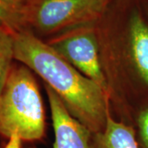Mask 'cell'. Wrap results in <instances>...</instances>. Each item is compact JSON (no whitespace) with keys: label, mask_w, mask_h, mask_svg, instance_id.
Returning <instances> with one entry per match:
<instances>
[{"label":"cell","mask_w":148,"mask_h":148,"mask_svg":"<svg viewBox=\"0 0 148 148\" xmlns=\"http://www.w3.org/2000/svg\"><path fill=\"white\" fill-rule=\"evenodd\" d=\"M54 132L53 148H90L91 132L76 119L52 88L45 85ZM27 148H37L29 147Z\"/></svg>","instance_id":"obj_5"},{"label":"cell","mask_w":148,"mask_h":148,"mask_svg":"<svg viewBox=\"0 0 148 148\" xmlns=\"http://www.w3.org/2000/svg\"><path fill=\"white\" fill-rule=\"evenodd\" d=\"M32 72L23 64H12L0 94V136L9 138L16 133L26 142L45 136L42 98Z\"/></svg>","instance_id":"obj_2"},{"label":"cell","mask_w":148,"mask_h":148,"mask_svg":"<svg viewBox=\"0 0 148 148\" xmlns=\"http://www.w3.org/2000/svg\"><path fill=\"white\" fill-rule=\"evenodd\" d=\"M110 0H32L26 9L28 29L37 36H56L95 25Z\"/></svg>","instance_id":"obj_3"},{"label":"cell","mask_w":148,"mask_h":148,"mask_svg":"<svg viewBox=\"0 0 148 148\" xmlns=\"http://www.w3.org/2000/svg\"><path fill=\"white\" fill-rule=\"evenodd\" d=\"M13 38L14 59L39 75L91 133L103 131L110 114L109 94L30 29L14 33Z\"/></svg>","instance_id":"obj_1"},{"label":"cell","mask_w":148,"mask_h":148,"mask_svg":"<svg viewBox=\"0 0 148 148\" xmlns=\"http://www.w3.org/2000/svg\"><path fill=\"white\" fill-rule=\"evenodd\" d=\"M94 26L82 27L57 35L48 44L75 69L109 94V86L100 61Z\"/></svg>","instance_id":"obj_4"},{"label":"cell","mask_w":148,"mask_h":148,"mask_svg":"<svg viewBox=\"0 0 148 148\" xmlns=\"http://www.w3.org/2000/svg\"><path fill=\"white\" fill-rule=\"evenodd\" d=\"M0 28L13 34L28 29L26 12L6 0H0Z\"/></svg>","instance_id":"obj_8"},{"label":"cell","mask_w":148,"mask_h":148,"mask_svg":"<svg viewBox=\"0 0 148 148\" xmlns=\"http://www.w3.org/2000/svg\"><path fill=\"white\" fill-rule=\"evenodd\" d=\"M128 32L132 62L148 86V25L138 11H133L129 17Z\"/></svg>","instance_id":"obj_6"},{"label":"cell","mask_w":148,"mask_h":148,"mask_svg":"<svg viewBox=\"0 0 148 148\" xmlns=\"http://www.w3.org/2000/svg\"><path fill=\"white\" fill-rule=\"evenodd\" d=\"M21 138L18 134L14 133L8 138V143L5 145L4 148H21Z\"/></svg>","instance_id":"obj_11"},{"label":"cell","mask_w":148,"mask_h":148,"mask_svg":"<svg viewBox=\"0 0 148 148\" xmlns=\"http://www.w3.org/2000/svg\"><path fill=\"white\" fill-rule=\"evenodd\" d=\"M6 1L9 2L12 5L16 6L17 8L24 10L25 12H26L27 7L29 6V4L32 2V0H6Z\"/></svg>","instance_id":"obj_12"},{"label":"cell","mask_w":148,"mask_h":148,"mask_svg":"<svg viewBox=\"0 0 148 148\" xmlns=\"http://www.w3.org/2000/svg\"><path fill=\"white\" fill-rule=\"evenodd\" d=\"M14 59L13 33L0 28V94L8 79Z\"/></svg>","instance_id":"obj_9"},{"label":"cell","mask_w":148,"mask_h":148,"mask_svg":"<svg viewBox=\"0 0 148 148\" xmlns=\"http://www.w3.org/2000/svg\"><path fill=\"white\" fill-rule=\"evenodd\" d=\"M141 142L144 148H148V110L143 111L138 119Z\"/></svg>","instance_id":"obj_10"},{"label":"cell","mask_w":148,"mask_h":148,"mask_svg":"<svg viewBox=\"0 0 148 148\" xmlns=\"http://www.w3.org/2000/svg\"><path fill=\"white\" fill-rule=\"evenodd\" d=\"M90 148H139L132 127L108 114L103 131L91 134Z\"/></svg>","instance_id":"obj_7"}]
</instances>
